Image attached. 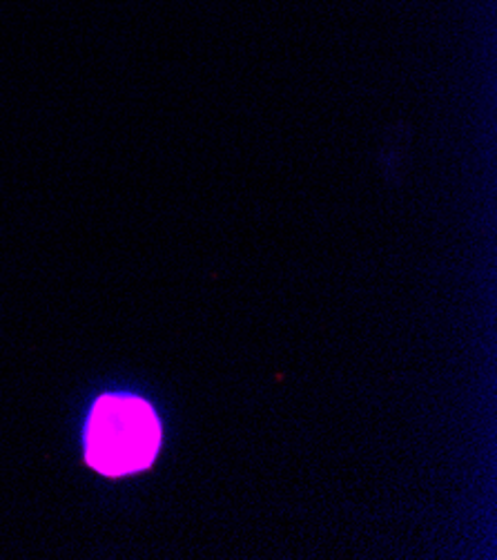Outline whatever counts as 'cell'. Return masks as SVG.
Masks as SVG:
<instances>
[{
	"instance_id": "1",
	"label": "cell",
	"mask_w": 497,
	"mask_h": 560,
	"mask_svg": "<svg viewBox=\"0 0 497 560\" xmlns=\"http://www.w3.org/2000/svg\"><path fill=\"white\" fill-rule=\"evenodd\" d=\"M158 442L161 427L147 402L105 396L87 424V463L105 476H126L154 460Z\"/></svg>"
}]
</instances>
